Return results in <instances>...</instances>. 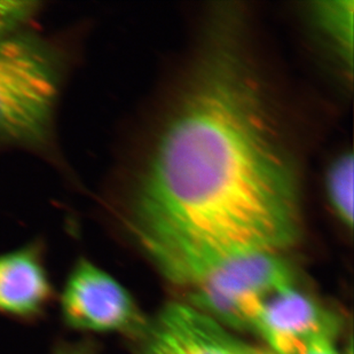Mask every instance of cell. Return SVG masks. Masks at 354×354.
I'll list each match as a JSON object with an SVG mask.
<instances>
[{
  "label": "cell",
  "mask_w": 354,
  "mask_h": 354,
  "mask_svg": "<svg viewBox=\"0 0 354 354\" xmlns=\"http://www.w3.org/2000/svg\"><path fill=\"white\" fill-rule=\"evenodd\" d=\"M268 91L226 30L207 40L134 180L136 242L284 254L301 233L299 177Z\"/></svg>",
  "instance_id": "6da1fadb"
},
{
  "label": "cell",
  "mask_w": 354,
  "mask_h": 354,
  "mask_svg": "<svg viewBox=\"0 0 354 354\" xmlns=\"http://www.w3.org/2000/svg\"><path fill=\"white\" fill-rule=\"evenodd\" d=\"M67 71L50 38L27 28L0 37V146L50 151Z\"/></svg>",
  "instance_id": "7a4b0ae2"
},
{
  "label": "cell",
  "mask_w": 354,
  "mask_h": 354,
  "mask_svg": "<svg viewBox=\"0 0 354 354\" xmlns=\"http://www.w3.org/2000/svg\"><path fill=\"white\" fill-rule=\"evenodd\" d=\"M64 324L86 333H125L140 324L130 292L114 277L86 258L71 268L60 298Z\"/></svg>",
  "instance_id": "3957f363"
},
{
  "label": "cell",
  "mask_w": 354,
  "mask_h": 354,
  "mask_svg": "<svg viewBox=\"0 0 354 354\" xmlns=\"http://www.w3.org/2000/svg\"><path fill=\"white\" fill-rule=\"evenodd\" d=\"M251 330L273 354H304L317 338L336 335L337 321L295 284L261 301Z\"/></svg>",
  "instance_id": "277c9868"
},
{
  "label": "cell",
  "mask_w": 354,
  "mask_h": 354,
  "mask_svg": "<svg viewBox=\"0 0 354 354\" xmlns=\"http://www.w3.org/2000/svg\"><path fill=\"white\" fill-rule=\"evenodd\" d=\"M241 343L210 315L171 303L153 324L142 354H233Z\"/></svg>",
  "instance_id": "5b68a950"
},
{
  "label": "cell",
  "mask_w": 354,
  "mask_h": 354,
  "mask_svg": "<svg viewBox=\"0 0 354 354\" xmlns=\"http://www.w3.org/2000/svg\"><path fill=\"white\" fill-rule=\"evenodd\" d=\"M53 298L40 242L0 254V315L34 321L47 311Z\"/></svg>",
  "instance_id": "8992f818"
},
{
  "label": "cell",
  "mask_w": 354,
  "mask_h": 354,
  "mask_svg": "<svg viewBox=\"0 0 354 354\" xmlns=\"http://www.w3.org/2000/svg\"><path fill=\"white\" fill-rule=\"evenodd\" d=\"M353 14L352 0L317 1L313 3L312 15L317 27L335 47L350 71L353 64Z\"/></svg>",
  "instance_id": "52a82bcc"
},
{
  "label": "cell",
  "mask_w": 354,
  "mask_h": 354,
  "mask_svg": "<svg viewBox=\"0 0 354 354\" xmlns=\"http://www.w3.org/2000/svg\"><path fill=\"white\" fill-rule=\"evenodd\" d=\"M352 151L338 155L324 176L327 201L336 218L345 227H353L354 160Z\"/></svg>",
  "instance_id": "ba28073f"
},
{
  "label": "cell",
  "mask_w": 354,
  "mask_h": 354,
  "mask_svg": "<svg viewBox=\"0 0 354 354\" xmlns=\"http://www.w3.org/2000/svg\"><path fill=\"white\" fill-rule=\"evenodd\" d=\"M39 10L37 1H0V37L26 29Z\"/></svg>",
  "instance_id": "9c48e42d"
},
{
  "label": "cell",
  "mask_w": 354,
  "mask_h": 354,
  "mask_svg": "<svg viewBox=\"0 0 354 354\" xmlns=\"http://www.w3.org/2000/svg\"><path fill=\"white\" fill-rule=\"evenodd\" d=\"M336 335H324L317 338L312 343L311 346L306 350L304 354H345L338 350L336 342Z\"/></svg>",
  "instance_id": "30bf717a"
},
{
  "label": "cell",
  "mask_w": 354,
  "mask_h": 354,
  "mask_svg": "<svg viewBox=\"0 0 354 354\" xmlns=\"http://www.w3.org/2000/svg\"><path fill=\"white\" fill-rule=\"evenodd\" d=\"M50 354H94L90 346L82 343L61 345Z\"/></svg>",
  "instance_id": "8fae6325"
},
{
  "label": "cell",
  "mask_w": 354,
  "mask_h": 354,
  "mask_svg": "<svg viewBox=\"0 0 354 354\" xmlns=\"http://www.w3.org/2000/svg\"><path fill=\"white\" fill-rule=\"evenodd\" d=\"M233 354H273L271 351H268V348H256V346H250V345L241 343L240 346L235 350Z\"/></svg>",
  "instance_id": "7c38bea8"
},
{
  "label": "cell",
  "mask_w": 354,
  "mask_h": 354,
  "mask_svg": "<svg viewBox=\"0 0 354 354\" xmlns=\"http://www.w3.org/2000/svg\"><path fill=\"white\" fill-rule=\"evenodd\" d=\"M345 354H353V346H352V343H350V345H348V350L346 351H344Z\"/></svg>",
  "instance_id": "4fadbf2b"
}]
</instances>
